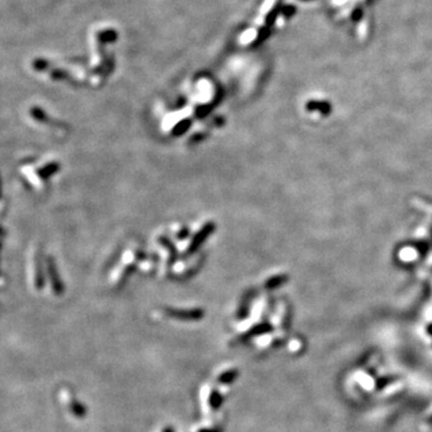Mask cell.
Masks as SVG:
<instances>
[{
  "label": "cell",
  "instance_id": "6da1fadb",
  "mask_svg": "<svg viewBox=\"0 0 432 432\" xmlns=\"http://www.w3.org/2000/svg\"><path fill=\"white\" fill-rule=\"evenodd\" d=\"M198 399L199 406H201V410L204 417L214 418L216 413H218L220 410L223 399H225L223 388H221L213 380L204 383L199 388Z\"/></svg>",
  "mask_w": 432,
  "mask_h": 432
},
{
  "label": "cell",
  "instance_id": "7a4b0ae2",
  "mask_svg": "<svg viewBox=\"0 0 432 432\" xmlns=\"http://www.w3.org/2000/svg\"><path fill=\"white\" fill-rule=\"evenodd\" d=\"M58 399L61 408L70 419L78 421L86 417V407L76 398L75 393L69 387H61L58 393Z\"/></svg>",
  "mask_w": 432,
  "mask_h": 432
},
{
  "label": "cell",
  "instance_id": "3957f363",
  "mask_svg": "<svg viewBox=\"0 0 432 432\" xmlns=\"http://www.w3.org/2000/svg\"><path fill=\"white\" fill-rule=\"evenodd\" d=\"M239 376V371L236 366L232 364L220 365L214 371L213 375V382L220 385L221 388H225L227 385H231Z\"/></svg>",
  "mask_w": 432,
  "mask_h": 432
},
{
  "label": "cell",
  "instance_id": "277c9868",
  "mask_svg": "<svg viewBox=\"0 0 432 432\" xmlns=\"http://www.w3.org/2000/svg\"><path fill=\"white\" fill-rule=\"evenodd\" d=\"M190 432H222V420L221 417L205 418V420L193 425Z\"/></svg>",
  "mask_w": 432,
  "mask_h": 432
},
{
  "label": "cell",
  "instance_id": "5b68a950",
  "mask_svg": "<svg viewBox=\"0 0 432 432\" xmlns=\"http://www.w3.org/2000/svg\"><path fill=\"white\" fill-rule=\"evenodd\" d=\"M154 432H175V430L172 425H169V424H161V425H159L158 428L155 429V431Z\"/></svg>",
  "mask_w": 432,
  "mask_h": 432
},
{
  "label": "cell",
  "instance_id": "8992f818",
  "mask_svg": "<svg viewBox=\"0 0 432 432\" xmlns=\"http://www.w3.org/2000/svg\"><path fill=\"white\" fill-rule=\"evenodd\" d=\"M431 421H432V418H431Z\"/></svg>",
  "mask_w": 432,
  "mask_h": 432
}]
</instances>
